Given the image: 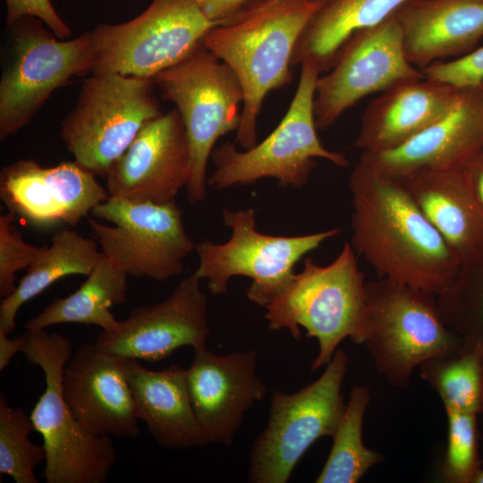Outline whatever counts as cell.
<instances>
[{
	"instance_id": "cell-1",
	"label": "cell",
	"mask_w": 483,
	"mask_h": 483,
	"mask_svg": "<svg viewBox=\"0 0 483 483\" xmlns=\"http://www.w3.org/2000/svg\"><path fill=\"white\" fill-rule=\"evenodd\" d=\"M351 245L387 278L439 296L461 266L444 239L396 178L360 163L350 180Z\"/></svg>"
},
{
	"instance_id": "cell-2",
	"label": "cell",
	"mask_w": 483,
	"mask_h": 483,
	"mask_svg": "<svg viewBox=\"0 0 483 483\" xmlns=\"http://www.w3.org/2000/svg\"><path fill=\"white\" fill-rule=\"evenodd\" d=\"M321 0H253L212 27L202 44L238 77L244 93L235 143L257 144V120L268 92L292 80V56Z\"/></svg>"
},
{
	"instance_id": "cell-3",
	"label": "cell",
	"mask_w": 483,
	"mask_h": 483,
	"mask_svg": "<svg viewBox=\"0 0 483 483\" xmlns=\"http://www.w3.org/2000/svg\"><path fill=\"white\" fill-rule=\"evenodd\" d=\"M265 308L270 330L288 329L300 340L303 327L318 340L311 372L326 365L345 338L361 344L368 322L366 282L351 243L344 242L326 266L306 258L302 270Z\"/></svg>"
},
{
	"instance_id": "cell-4",
	"label": "cell",
	"mask_w": 483,
	"mask_h": 483,
	"mask_svg": "<svg viewBox=\"0 0 483 483\" xmlns=\"http://www.w3.org/2000/svg\"><path fill=\"white\" fill-rule=\"evenodd\" d=\"M21 352L45 376V390L30 417L43 438L47 483H104L116 460L109 436H97L76 419L63 394V376L72 356V343L46 330H25Z\"/></svg>"
},
{
	"instance_id": "cell-5",
	"label": "cell",
	"mask_w": 483,
	"mask_h": 483,
	"mask_svg": "<svg viewBox=\"0 0 483 483\" xmlns=\"http://www.w3.org/2000/svg\"><path fill=\"white\" fill-rule=\"evenodd\" d=\"M366 292L362 343L390 386L408 387L415 368L463 348L443 320L435 294L387 278L367 282Z\"/></svg>"
},
{
	"instance_id": "cell-6",
	"label": "cell",
	"mask_w": 483,
	"mask_h": 483,
	"mask_svg": "<svg viewBox=\"0 0 483 483\" xmlns=\"http://www.w3.org/2000/svg\"><path fill=\"white\" fill-rule=\"evenodd\" d=\"M152 81L182 119L191 153L187 199L191 204L199 203L206 199L207 165L216 141L240 126L242 86L234 72L202 42Z\"/></svg>"
},
{
	"instance_id": "cell-7",
	"label": "cell",
	"mask_w": 483,
	"mask_h": 483,
	"mask_svg": "<svg viewBox=\"0 0 483 483\" xmlns=\"http://www.w3.org/2000/svg\"><path fill=\"white\" fill-rule=\"evenodd\" d=\"M296 92L277 127L260 143L240 151L235 142L213 149L210 157L215 171L208 185L217 190L251 184L274 178L282 187H303L316 165V158L346 167L343 154L327 149L321 143L314 116L317 81L321 74L309 63H303Z\"/></svg>"
},
{
	"instance_id": "cell-8",
	"label": "cell",
	"mask_w": 483,
	"mask_h": 483,
	"mask_svg": "<svg viewBox=\"0 0 483 483\" xmlns=\"http://www.w3.org/2000/svg\"><path fill=\"white\" fill-rule=\"evenodd\" d=\"M162 113L152 80L91 74L60 133L74 161L106 178L140 130Z\"/></svg>"
},
{
	"instance_id": "cell-9",
	"label": "cell",
	"mask_w": 483,
	"mask_h": 483,
	"mask_svg": "<svg viewBox=\"0 0 483 483\" xmlns=\"http://www.w3.org/2000/svg\"><path fill=\"white\" fill-rule=\"evenodd\" d=\"M11 43L0 79V140L27 126L59 88L91 73L94 53L87 32L58 38L38 18L8 26Z\"/></svg>"
},
{
	"instance_id": "cell-10",
	"label": "cell",
	"mask_w": 483,
	"mask_h": 483,
	"mask_svg": "<svg viewBox=\"0 0 483 483\" xmlns=\"http://www.w3.org/2000/svg\"><path fill=\"white\" fill-rule=\"evenodd\" d=\"M347 364L345 352L337 349L317 380L292 394L273 393L267 424L250 449V482H287L318 439L333 437L346 405L341 387Z\"/></svg>"
},
{
	"instance_id": "cell-11",
	"label": "cell",
	"mask_w": 483,
	"mask_h": 483,
	"mask_svg": "<svg viewBox=\"0 0 483 483\" xmlns=\"http://www.w3.org/2000/svg\"><path fill=\"white\" fill-rule=\"evenodd\" d=\"M222 215L231 237L225 243L204 241L196 244L199 266L194 275L208 281L214 295L225 293L231 278L250 277L252 282L247 297L263 307L290 282L294 266L302 257L340 233L339 228H333L303 235H270L258 230L252 208H224Z\"/></svg>"
},
{
	"instance_id": "cell-12",
	"label": "cell",
	"mask_w": 483,
	"mask_h": 483,
	"mask_svg": "<svg viewBox=\"0 0 483 483\" xmlns=\"http://www.w3.org/2000/svg\"><path fill=\"white\" fill-rule=\"evenodd\" d=\"M215 25L191 0H152L126 22L88 31L94 53L90 74L152 80L191 55Z\"/></svg>"
},
{
	"instance_id": "cell-13",
	"label": "cell",
	"mask_w": 483,
	"mask_h": 483,
	"mask_svg": "<svg viewBox=\"0 0 483 483\" xmlns=\"http://www.w3.org/2000/svg\"><path fill=\"white\" fill-rule=\"evenodd\" d=\"M92 215L114 225L88 220L104 256L135 277L162 282L179 275L195 250L175 200L155 204L110 197Z\"/></svg>"
},
{
	"instance_id": "cell-14",
	"label": "cell",
	"mask_w": 483,
	"mask_h": 483,
	"mask_svg": "<svg viewBox=\"0 0 483 483\" xmlns=\"http://www.w3.org/2000/svg\"><path fill=\"white\" fill-rule=\"evenodd\" d=\"M424 78L407 59L395 12L377 25L353 33L332 68L319 75L314 98L318 130H326L361 98L394 83Z\"/></svg>"
},
{
	"instance_id": "cell-15",
	"label": "cell",
	"mask_w": 483,
	"mask_h": 483,
	"mask_svg": "<svg viewBox=\"0 0 483 483\" xmlns=\"http://www.w3.org/2000/svg\"><path fill=\"white\" fill-rule=\"evenodd\" d=\"M194 273L183 278L163 301L136 307L95 343L124 359L158 361L182 346H206L209 335L208 298Z\"/></svg>"
},
{
	"instance_id": "cell-16",
	"label": "cell",
	"mask_w": 483,
	"mask_h": 483,
	"mask_svg": "<svg viewBox=\"0 0 483 483\" xmlns=\"http://www.w3.org/2000/svg\"><path fill=\"white\" fill-rule=\"evenodd\" d=\"M96 176L76 161L44 167L20 159L2 169L0 198L8 211L31 225L72 226L110 198Z\"/></svg>"
},
{
	"instance_id": "cell-17",
	"label": "cell",
	"mask_w": 483,
	"mask_h": 483,
	"mask_svg": "<svg viewBox=\"0 0 483 483\" xmlns=\"http://www.w3.org/2000/svg\"><path fill=\"white\" fill-rule=\"evenodd\" d=\"M191 153L180 113L174 108L148 122L109 171L112 198L166 204L190 174Z\"/></svg>"
},
{
	"instance_id": "cell-18",
	"label": "cell",
	"mask_w": 483,
	"mask_h": 483,
	"mask_svg": "<svg viewBox=\"0 0 483 483\" xmlns=\"http://www.w3.org/2000/svg\"><path fill=\"white\" fill-rule=\"evenodd\" d=\"M194 352L187 383L196 419L206 445H229L246 411L266 396L257 351L216 355L203 346Z\"/></svg>"
},
{
	"instance_id": "cell-19",
	"label": "cell",
	"mask_w": 483,
	"mask_h": 483,
	"mask_svg": "<svg viewBox=\"0 0 483 483\" xmlns=\"http://www.w3.org/2000/svg\"><path fill=\"white\" fill-rule=\"evenodd\" d=\"M63 394L76 419L97 436L137 438L136 407L123 358L81 344L65 365Z\"/></svg>"
},
{
	"instance_id": "cell-20",
	"label": "cell",
	"mask_w": 483,
	"mask_h": 483,
	"mask_svg": "<svg viewBox=\"0 0 483 483\" xmlns=\"http://www.w3.org/2000/svg\"><path fill=\"white\" fill-rule=\"evenodd\" d=\"M482 148L483 88H462L445 116L394 149L363 151L360 162L395 178L421 170L462 169Z\"/></svg>"
},
{
	"instance_id": "cell-21",
	"label": "cell",
	"mask_w": 483,
	"mask_h": 483,
	"mask_svg": "<svg viewBox=\"0 0 483 483\" xmlns=\"http://www.w3.org/2000/svg\"><path fill=\"white\" fill-rule=\"evenodd\" d=\"M460 94L459 88L425 77L399 80L370 101L354 146L370 152L394 149L445 116Z\"/></svg>"
},
{
	"instance_id": "cell-22",
	"label": "cell",
	"mask_w": 483,
	"mask_h": 483,
	"mask_svg": "<svg viewBox=\"0 0 483 483\" xmlns=\"http://www.w3.org/2000/svg\"><path fill=\"white\" fill-rule=\"evenodd\" d=\"M395 15L407 59L420 71L470 53L483 38V0H407Z\"/></svg>"
},
{
	"instance_id": "cell-23",
	"label": "cell",
	"mask_w": 483,
	"mask_h": 483,
	"mask_svg": "<svg viewBox=\"0 0 483 483\" xmlns=\"http://www.w3.org/2000/svg\"><path fill=\"white\" fill-rule=\"evenodd\" d=\"M395 178L444 239L461 267L483 258V214L462 169L421 170Z\"/></svg>"
},
{
	"instance_id": "cell-24",
	"label": "cell",
	"mask_w": 483,
	"mask_h": 483,
	"mask_svg": "<svg viewBox=\"0 0 483 483\" xmlns=\"http://www.w3.org/2000/svg\"><path fill=\"white\" fill-rule=\"evenodd\" d=\"M123 363L138 419L158 445L168 449L206 445L191 405L187 369L172 364L151 370L134 359L123 358Z\"/></svg>"
},
{
	"instance_id": "cell-25",
	"label": "cell",
	"mask_w": 483,
	"mask_h": 483,
	"mask_svg": "<svg viewBox=\"0 0 483 483\" xmlns=\"http://www.w3.org/2000/svg\"><path fill=\"white\" fill-rule=\"evenodd\" d=\"M406 1L321 0L297 41L292 67L309 63L326 72L353 33L382 22Z\"/></svg>"
},
{
	"instance_id": "cell-26",
	"label": "cell",
	"mask_w": 483,
	"mask_h": 483,
	"mask_svg": "<svg viewBox=\"0 0 483 483\" xmlns=\"http://www.w3.org/2000/svg\"><path fill=\"white\" fill-rule=\"evenodd\" d=\"M96 242L73 230L56 232L50 246H43L14 292L2 299L0 330L7 335L13 333L20 308L57 280L71 275L88 276L104 256Z\"/></svg>"
},
{
	"instance_id": "cell-27",
	"label": "cell",
	"mask_w": 483,
	"mask_h": 483,
	"mask_svg": "<svg viewBox=\"0 0 483 483\" xmlns=\"http://www.w3.org/2000/svg\"><path fill=\"white\" fill-rule=\"evenodd\" d=\"M128 274L103 256L80 288L55 298L42 312L30 318L25 330L39 331L64 323L95 325L114 330L118 324L110 309L125 302Z\"/></svg>"
},
{
	"instance_id": "cell-28",
	"label": "cell",
	"mask_w": 483,
	"mask_h": 483,
	"mask_svg": "<svg viewBox=\"0 0 483 483\" xmlns=\"http://www.w3.org/2000/svg\"><path fill=\"white\" fill-rule=\"evenodd\" d=\"M420 377L440 396L445 409L483 413V346L468 345L419 367Z\"/></svg>"
},
{
	"instance_id": "cell-29",
	"label": "cell",
	"mask_w": 483,
	"mask_h": 483,
	"mask_svg": "<svg viewBox=\"0 0 483 483\" xmlns=\"http://www.w3.org/2000/svg\"><path fill=\"white\" fill-rule=\"evenodd\" d=\"M369 401L370 394L365 386H356L351 390L317 483H356L370 467L384 459L380 453L367 448L362 440L364 414Z\"/></svg>"
},
{
	"instance_id": "cell-30",
	"label": "cell",
	"mask_w": 483,
	"mask_h": 483,
	"mask_svg": "<svg viewBox=\"0 0 483 483\" xmlns=\"http://www.w3.org/2000/svg\"><path fill=\"white\" fill-rule=\"evenodd\" d=\"M34 426L25 411L0 394V476L16 483H38L35 469L46 459L43 445L30 439Z\"/></svg>"
},
{
	"instance_id": "cell-31",
	"label": "cell",
	"mask_w": 483,
	"mask_h": 483,
	"mask_svg": "<svg viewBox=\"0 0 483 483\" xmlns=\"http://www.w3.org/2000/svg\"><path fill=\"white\" fill-rule=\"evenodd\" d=\"M447 445L440 468L444 481L473 483L481 470L478 448L477 415L445 409Z\"/></svg>"
},
{
	"instance_id": "cell-32",
	"label": "cell",
	"mask_w": 483,
	"mask_h": 483,
	"mask_svg": "<svg viewBox=\"0 0 483 483\" xmlns=\"http://www.w3.org/2000/svg\"><path fill=\"white\" fill-rule=\"evenodd\" d=\"M18 216L11 212L0 215V297H7L16 289V273L28 269L42 247L26 242L15 222Z\"/></svg>"
},
{
	"instance_id": "cell-33",
	"label": "cell",
	"mask_w": 483,
	"mask_h": 483,
	"mask_svg": "<svg viewBox=\"0 0 483 483\" xmlns=\"http://www.w3.org/2000/svg\"><path fill=\"white\" fill-rule=\"evenodd\" d=\"M425 78L455 88L480 87L483 82V46L451 61H436L421 70Z\"/></svg>"
},
{
	"instance_id": "cell-34",
	"label": "cell",
	"mask_w": 483,
	"mask_h": 483,
	"mask_svg": "<svg viewBox=\"0 0 483 483\" xmlns=\"http://www.w3.org/2000/svg\"><path fill=\"white\" fill-rule=\"evenodd\" d=\"M5 4L7 27L22 17L30 16L42 21L60 39H66L72 34L50 0H5Z\"/></svg>"
},
{
	"instance_id": "cell-35",
	"label": "cell",
	"mask_w": 483,
	"mask_h": 483,
	"mask_svg": "<svg viewBox=\"0 0 483 483\" xmlns=\"http://www.w3.org/2000/svg\"><path fill=\"white\" fill-rule=\"evenodd\" d=\"M212 22L220 24L253 0H191Z\"/></svg>"
},
{
	"instance_id": "cell-36",
	"label": "cell",
	"mask_w": 483,
	"mask_h": 483,
	"mask_svg": "<svg viewBox=\"0 0 483 483\" xmlns=\"http://www.w3.org/2000/svg\"><path fill=\"white\" fill-rule=\"evenodd\" d=\"M462 172L483 214V148L467 161Z\"/></svg>"
},
{
	"instance_id": "cell-37",
	"label": "cell",
	"mask_w": 483,
	"mask_h": 483,
	"mask_svg": "<svg viewBox=\"0 0 483 483\" xmlns=\"http://www.w3.org/2000/svg\"><path fill=\"white\" fill-rule=\"evenodd\" d=\"M25 344V335L8 337V335L0 330V370L8 366L12 358L21 352Z\"/></svg>"
},
{
	"instance_id": "cell-38",
	"label": "cell",
	"mask_w": 483,
	"mask_h": 483,
	"mask_svg": "<svg viewBox=\"0 0 483 483\" xmlns=\"http://www.w3.org/2000/svg\"><path fill=\"white\" fill-rule=\"evenodd\" d=\"M473 483H483V470L479 471Z\"/></svg>"
},
{
	"instance_id": "cell-39",
	"label": "cell",
	"mask_w": 483,
	"mask_h": 483,
	"mask_svg": "<svg viewBox=\"0 0 483 483\" xmlns=\"http://www.w3.org/2000/svg\"><path fill=\"white\" fill-rule=\"evenodd\" d=\"M481 86H482V88H483V82H482V85H481Z\"/></svg>"
}]
</instances>
